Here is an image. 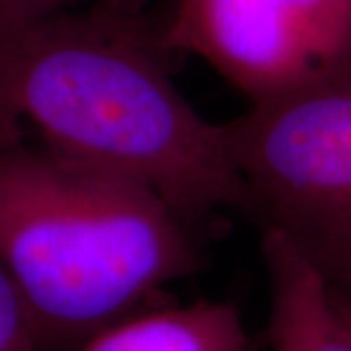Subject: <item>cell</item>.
I'll return each mask as SVG.
<instances>
[{
  "instance_id": "cell-1",
  "label": "cell",
  "mask_w": 351,
  "mask_h": 351,
  "mask_svg": "<svg viewBox=\"0 0 351 351\" xmlns=\"http://www.w3.org/2000/svg\"><path fill=\"white\" fill-rule=\"evenodd\" d=\"M138 0H100L0 34V141L27 121L45 147L129 176L188 223L242 205L223 123L168 73Z\"/></svg>"
},
{
  "instance_id": "cell-2",
  "label": "cell",
  "mask_w": 351,
  "mask_h": 351,
  "mask_svg": "<svg viewBox=\"0 0 351 351\" xmlns=\"http://www.w3.org/2000/svg\"><path fill=\"white\" fill-rule=\"evenodd\" d=\"M189 225L129 176L0 141V263L38 351H73L199 271Z\"/></svg>"
},
{
  "instance_id": "cell-3",
  "label": "cell",
  "mask_w": 351,
  "mask_h": 351,
  "mask_svg": "<svg viewBox=\"0 0 351 351\" xmlns=\"http://www.w3.org/2000/svg\"><path fill=\"white\" fill-rule=\"evenodd\" d=\"M223 129L240 209L351 289V66L252 101Z\"/></svg>"
},
{
  "instance_id": "cell-4",
  "label": "cell",
  "mask_w": 351,
  "mask_h": 351,
  "mask_svg": "<svg viewBox=\"0 0 351 351\" xmlns=\"http://www.w3.org/2000/svg\"><path fill=\"white\" fill-rule=\"evenodd\" d=\"M160 36L252 104L351 66V0H172Z\"/></svg>"
},
{
  "instance_id": "cell-5",
  "label": "cell",
  "mask_w": 351,
  "mask_h": 351,
  "mask_svg": "<svg viewBox=\"0 0 351 351\" xmlns=\"http://www.w3.org/2000/svg\"><path fill=\"white\" fill-rule=\"evenodd\" d=\"M271 351H351V289L318 271L276 232H262Z\"/></svg>"
},
{
  "instance_id": "cell-6",
  "label": "cell",
  "mask_w": 351,
  "mask_h": 351,
  "mask_svg": "<svg viewBox=\"0 0 351 351\" xmlns=\"http://www.w3.org/2000/svg\"><path fill=\"white\" fill-rule=\"evenodd\" d=\"M73 351H250L239 308L225 301L149 306Z\"/></svg>"
},
{
  "instance_id": "cell-7",
  "label": "cell",
  "mask_w": 351,
  "mask_h": 351,
  "mask_svg": "<svg viewBox=\"0 0 351 351\" xmlns=\"http://www.w3.org/2000/svg\"><path fill=\"white\" fill-rule=\"evenodd\" d=\"M0 351H38L27 311L2 263H0Z\"/></svg>"
},
{
  "instance_id": "cell-8",
  "label": "cell",
  "mask_w": 351,
  "mask_h": 351,
  "mask_svg": "<svg viewBox=\"0 0 351 351\" xmlns=\"http://www.w3.org/2000/svg\"><path fill=\"white\" fill-rule=\"evenodd\" d=\"M73 0H0V34L66 10Z\"/></svg>"
}]
</instances>
